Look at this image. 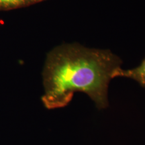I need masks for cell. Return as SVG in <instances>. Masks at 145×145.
<instances>
[{
    "mask_svg": "<svg viewBox=\"0 0 145 145\" xmlns=\"http://www.w3.org/2000/svg\"><path fill=\"white\" fill-rule=\"evenodd\" d=\"M121 63L109 50L77 44L56 47L48 54L43 70V104L48 110L64 108L75 93L83 92L99 109L107 108L109 83Z\"/></svg>",
    "mask_w": 145,
    "mask_h": 145,
    "instance_id": "cell-1",
    "label": "cell"
},
{
    "mask_svg": "<svg viewBox=\"0 0 145 145\" xmlns=\"http://www.w3.org/2000/svg\"><path fill=\"white\" fill-rule=\"evenodd\" d=\"M126 77L133 79L145 88V59L137 67L132 69L124 70L119 67L114 71L112 74V79L115 77Z\"/></svg>",
    "mask_w": 145,
    "mask_h": 145,
    "instance_id": "cell-2",
    "label": "cell"
},
{
    "mask_svg": "<svg viewBox=\"0 0 145 145\" xmlns=\"http://www.w3.org/2000/svg\"><path fill=\"white\" fill-rule=\"evenodd\" d=\"M43 1L44 0H0V11L24 8Z\"/></svg>",
    "mask_w": 145,
    "mask_h": 145,
    "instance_id": "cell-3",
    "label": "cell"
}]
</instances>
